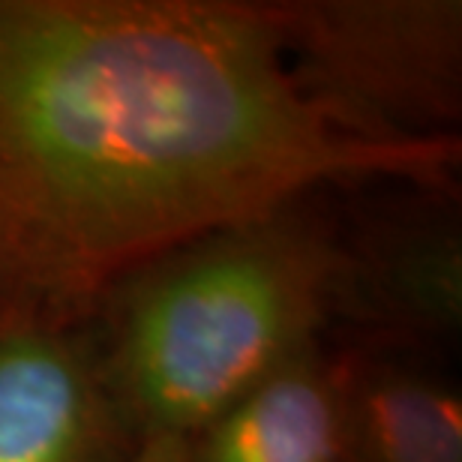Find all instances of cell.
Returning <instances> with one entry per match:
<instances>
[{
  "instance_id": "obj_8",
  "label": "cell",
  "mask_w": 462,
  "mask_h": 462,
  "mask_svg": "<svg viewBox=\"0 0 462 462\" xmlns=\"http://www.w3.org/2000/svg\"><path fill=\"white\" fill-rule=\"evenodd\" d=\"M135 462H187V439H178V436L144 439Z\"/></svg>"
},
{
  "instance_id": "obj_5",
  "label": "cell",
  "mask_w": 462,
  "mask_h": 462,
  "mask_svg": "<svg viewBox=\"0 0 462 462\" xmlns=\"http://www.w3.org/2000/svg\"><path fill=\"white\" fill-rule=\"evenodd\" d=\"M85 321L0 303V462H135Z\"/></svg>"
},
{
  "instance_id": "obj_2",
  "label": "cell",
  "mask_w": 462,
  "mask_h": 462,
  "mask_svg": "<svg viewBox=\"0 0 462 462\" xmlns=\"http://www.w3.org/2000/svg\"><path fill=\"white\" fill-rule=\"evenodd\" d=\"M337 192L210 228L117 280L85 319L103 378L142 439H189L330 334Z\"/></svg>"
},
{
  "instance_id": "obj_3",
  "label": "cell",
  "mask_w": 462,
  "mask_h": 462,
  "mask_svg": "<svg viewBox=\"0 0 462 462\" xmlns=\"http://www.w3.org/2000/svg\"><path fill=\"white\" fill-rule=\"evenodd\" d=\"M298 94L357 142L459 138V0H273Z\"/></svg>"
},
{
  "instance_id": "obj_4",
  "label": "cell",
  "mask_w": 462,
  "mask_h": 462,
  "mask_svg": "<svg viewBox=\"0 0 462 462\" xmlns=\"http://www.w3.org/2000/svg\"><path fill=\"white\" fill-rule=\"evenodd\" d=\"M462 330L459 196L400 187L360 214L339 210L330 339L441 355Z\"/></svg>"
},
{
  "instance_id": "obj_6",
  "label": "cell",
  "mask_w": 462,
  "mask_h": 462,
  "mask_svg": "<svg viewBox=\"0 0 462 462\" xmlns=\"http://www.w3.org/2000/svg\"><path fill=\"white\" fill-rule=\"evenodd\" d=\"M339 459L462 462V393L441 355L330 339Z\"/></svg>"
},
{
  "instance_id": "obj_1",
  "label": "cell",
  "mask_w": 462,
  "mask_h": 462,
  "mask_svg": "<svg viewBox=\"0 0 462 462\" xmlns=\"http://www.w3.org/2000/svg\"><path fill=\"white\" fill-rule=\"evenodd\" d=\"M298 94L273 0H0V303L85 321L165 249L319 189L459 196Z\"/></svg>"
},
{
  "instance_id": "obj_7",
  "label": "cell",
  "mask_w": 462,
  "mask_h": 462,
  "mask_svg": "<svg viewBox=\"0 0 462 462\" xmlns=\"http://www.w3.org/2000/svg\"><path fill=\"white\" fill-rule=\"evenodd\" d=\"M187 462H343L328 339L258 382L187 439Z\"/></svg>"
}]
</instances>
